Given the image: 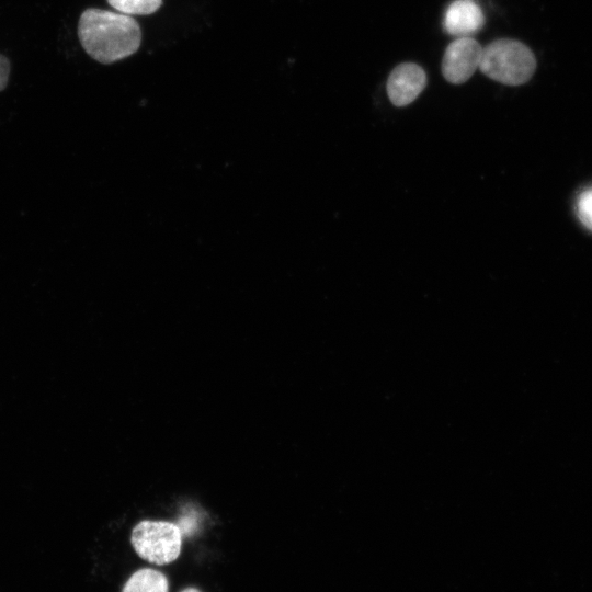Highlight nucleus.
<instances>
[{"label":"nucleus","mask_w":592,"mask_h":592,"mask_svg":"<svg viewBox=\"0 0 592 592\" xmlns=\"http://www.w3.org/2000/svg\"><path fill=\"white\" fill-rule=\"evenodd\" d=\"M78 36L86 53L101 64L133 55L141 41L140 27L130 15L94 8L80 15Z\"/></svg>","instance_id":"f257e3e1"},{"label":"nucleus","mask_w":592,"mask_h":592,"mask_svg":"<svg viewBox=\"0 0 592 592\" xmlns=\"http://www.w3.org/2000/svg\"><path fill=\"white\" fill-rule=\"evenodd\" d=\"M535 68L533 52L519 41L501 38L482 48L479 69L500 83L523 84L532 78Z\"/></svg>","instance_id":"f03ea898"},{"label":"nucleus","mask_w":592,"mask_h":592,"mask_svg":"<svg viewBox=\"0 0 592 592\" xmlns=\"http://www.w3.org/2000/svg\"><path fill=\"white\" fill-rule=\"evenodd\" d=\"M130 542L140 558L163 566L179 557L182 532L171 522L143 520L133 528Z\"/></svg>","instance_id":"7ed1b4c3"},{"label":"nucleus","mask_w":592,"mask_h":592,"mask_svg":"<svg viewBox=\"0 0 592 592\" xmlns=\"http://www.w3.org/2000/svg\"><path fill=\"white\" fill-rule=\"evenodd\" d=\"M482 47L473 37H457L445 49L442 73L446 81L460 84L466 82L479 68Z\"/></svg>","instance_id":"20e7f679"},{"label":"nucleus","mask_w":592,"mask_h":592,"mask_svg":"<svg viewBox=\"0 0 592 592\" xmlns=\"http://www.w3.org/2000/svg\"><path fill=\"white\" fill-rule=\"evenodd\" d=\"M426 86L424 70L414 62H402L389 75L386 89L395 106L412 103Z\"/></svg>","instance_id":"39448f33"},{"label":"nucleus","mask_w":592,"mask_h":592,"mask_svg":"<svg viewBox=\"0 0 592 592\" xmlns=\"http://www.w3.org/2000/svg\"><path fill=\"white\" fill-rule=\"evenodd\" d=\"M485 23L483 13L474 0H455L446 9L444 29L453 36L470 37Z\"/></svg>","instance_id":"423d86ee"},{"label":"nucleus","mask_w":592,"mask_h":592,"mask_svg":"<svg viewBox=\"0 0 592 592\" xmlns=\"http://www.w3.org/2000/svg\"><path fill=\"white\" fill-rule=\"evenodd\" d=\"M122 592H169V582L162 572L144 568L130 576Z\"/></svg>","instance_id":"0eeeda50"},{"label":"nucleus","mask_w":592,"mask_h":592,"mask_svg":"<svg viewBox=\"0 0 592 592\" xmlns=\"http://www.w3.org/2000/svg\"><path fill=\"white\" fill-rule=\"evenodd\" d=\"M107 2L126 15H148L160 8L162 0H107Z\"/></svg>","instance_id":"6e6552de"},{"label":"nucleus","mask_w":592,"mask_h":592,"mask_svg":"<svg viewBox=\"0 0 592 592\" xmlns=\"http://www.w3.org/2000/svg\"><path fill=\"white\" fill-rule=\"evenodd\" d=\"M576 214L580 223L592 231V186L585 187L578 194Z\"/></svg>","instance_id":"1a4fd4ad"},{"label":"nucleus","mask_w":592,"mask_h":592,"mask_svg":"<svg viewBox=\"0 0 592 592\" xmlns=\"http://www.w3.org/2000/svg\"><path fill=\"white\" fill-rule=\"evenodd\" d=\"M10 75V61L0 54V91L4 90Z\"/></svg>","instance_id":"9d476101"},{"label":"nucleus","mask_w":592,"mask_h":592,"mask_svg":"<svg viewBox=\"0 0 592 592\" xmlns=\"http://www.w3.org/2000/svg\"><path fill=\"white\" fill-rule=\"evenodd\" d=\"M181 592H201L200 590H197L196 588H187V589H184L183 591Z\"/></svg>","instance_id":"9b49d317"}]
</instances>
